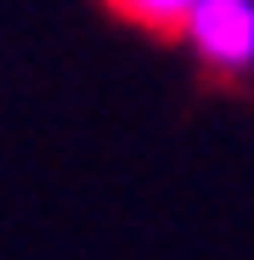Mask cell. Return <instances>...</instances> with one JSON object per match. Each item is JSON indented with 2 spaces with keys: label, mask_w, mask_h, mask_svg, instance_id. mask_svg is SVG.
I'll use <instances>...</instances> for the list:
<instances>
[{
  "label": "cell",
  "mask_w": 254,
  "mask_h": 260,
  "mask_svg": "<svg viewBox=\"0 0 254 260\" xmlns=\"http://www.w3.org/2000/svg\"><path fill=\"white\" fill-rule=\"evenodd\" d=\"M181 46L203 74L226 85L254 79V0H198L181 23Z\"/></svg>",
  "instance_id": "1"
},
{
  "label": "cell",
  "mask_w": 254,
  "mask_h": 260,
  "mask_svg": "<svg viewBox=\"0 0 254 260\" xmlns=\"http://www.w3.org/2000/svg\"><path fill=\"white\" fill-rule=\"evenodd\" d=\"M102 6L113 17H124V23L147 28V34H181V23H187V12L198 0H102Z\"/></svg>",
  "instance_id": "2"
}]
</instances>
